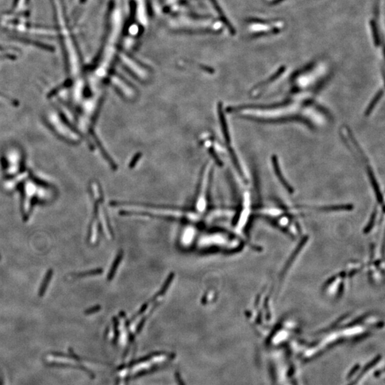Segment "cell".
I'll return each mask as SVG.
<instances>
[{"label":"cell","mask_w":385,"mask_h":385,"mask_svg":"<svg viewBox=\"0 0 385 385\" xmlns=\"http://www.w3.org/2000/svg\"><path fill=\"white\" fill-rule=\"evenodd\" d=\"M323 88L282 92L280 100L268 104L232 106L227 113L263 123H298L316 130L333 121L331 113L318 96Z\"/></svg>","instance_id":"cell-1"},{"label":"cell","mask_w":385,"mask_h":385,"mask_svg":"<svg viewBox=\"0 0 385 385\" xmlns=\"http://www.w3.org/2000/svg\"><path fill=\"white\" fill-rule=\"evenodd\" d=\"M340 134L341 138L347 145V148L357 157V158L359 159V161L363 166L364 170H365L367 176L369 178L370 184L373 191L375 194L376 199H377L378 203L383 206V204H384L383 193L380 189V185H379L378 180H377V176L373 170L372 164L370 162L366 154L364 152L363 149H362L360 145L359 144V142L356 140L353 132L347 126H343L341 128Z\"/></svg>","instance_id":"cell-2"},{"label":"cell","mask_w":385,"mask_h":385,"mask_svg":"<svg viewBox=\"0 0 385 385\" xmlns=\"http://www.w3.org/2000/svg\"><path fill=\"white\" fill-rule=\"evenodd\" d=\"M283 27L282 21L253 20L249 25V30L254 34H267L278 32Z\"/></svg>","instance_id":"cell-3"},{"label":"cell","mask_w":385,"mask_h":385,"mask_svg":"<svg viewBox=\"0 0 385 385\" xmlns=\"http://www.w3.org/2000/svg\"><path fill=\"white\" fill-rule=\"evenodd\" d=\"M285 68H280L276 73H275L274 75L270 77L268 79L262 81V82L259 83V84L253 87L252 90L250 91V95H251V96H253V98H256L259 97L261 95L264 94V93H265V91L270 89V87H271V85H273V84L276 83L280 77H282V75L285 73Z\"/></svg>","instance_id":"cell-4"},{"label":"cell","mask_w":385,"mask_h":385,"mask_svg":"<svg viewBox=\"0 0 385 385\" xmlns=\"http://www.w3.org/2000/svg\"><path fill=\"white\" fill-rule=\"evenodd\" d=\"M272 166H273V170L274 172L275 176H276V179H277L278 182L280 183V185L285 188V191L288 192L293 193L295 191L293 187L291 185L289 181L287 180L283 172L282 171L281 167H280V162H279L278 157L277 155H273L271 158Z\"/></svg>","instance_id":"cell-5"},{"label":"cell","mask_w":385,"mask_h":385,"mask_svg":"<svg viewBox=\"0 0 385 385\" xmlns=\"http://www.w3.org/2000/svg\"><path fill=\"white\" fill-rule=\"evenodd\" d=\"M383 94H384V91L382 89L381 90L378 91V92L376 93V94L374 95V97H373L372 100L370 101L369 105L368 106L366 109H365V116H366V117H369V116L372 114L373 111H374L375 107H377L380 99L383 98Z\"/></svg>","instance_id":"cell-6"},{"label":"cell","mask_w":385,"mask_h":385,"mask_svg":"<svg viewBox=\"0 0 385 385\" xmlns=\"http://www.w3.org/2000/svg\"><path fill=\"white\" fill-rule=\"evenodd\" d=\"M51 273H48V274L46 275L45 282H44V283L42 284V288H41L40 289L41 294H43L44 293H45V289H46V286H47L46 285H47L48 282H49V280H50L51 278Z\"/></svg>","instance_id":"cell-7"}]
</instances>
